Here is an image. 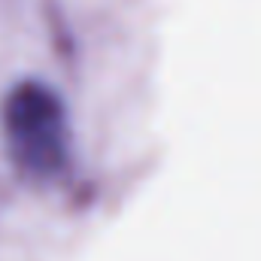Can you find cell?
<instances>
[{"instance_id":"cell-1","label":"cell","mask_w":261,"mask_h":261,"mask_svg":"<svg viewBox=\"0 0 261 261\" xmlns=\"http://www.w3.org/2000/svg\"><path fill=\"white\" fill-rule=\"evenodd\" d=\"M3 137L12 161L37 176H55L67 167L70 128L61 97L43 82H21L3 100Z\"/></svg>"}]
</instances>
